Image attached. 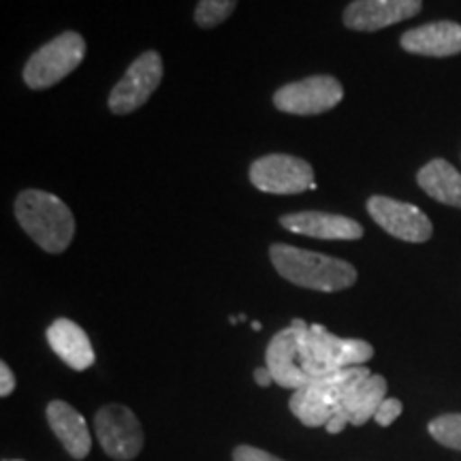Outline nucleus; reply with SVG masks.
<instances>
[{
	"instance_id": "1",
	"label": "nucleus",
	"mask_w": 461,
	"mask_h": 461,
	"mask_svg": "<svg viewBox=\"0 0 461 461\" xmlns=\"http://www.w3.org/2000/svg\"><path fill=\"white\" fill-rule=\"evenodd\" d=\"M372 357L374 348L366 339L333 336L322 325L295 319L269 339L265 367L272 372L276 384L297 391L327 374L363 366Z\"/></svg>"
},
{
	"instance_id": "2",
	"label": "nucleus",
	"mask_w": 461,
	"mask_h": 461,
	"mask_svg": "<svg viewBox=\"0 0 461 461\" xmlns=\"http://www.w3.org/2000/svg\"><path fill=\"white\" fill-rule=\"evenodd\" d=\"M269 258L282 278L312 291L338 293L357 282V269L350 263L303 248L274 244L269 248Z\"/></svg>"
},
{
	"instance_id": "3",
	"label": "nucleus",
	"mask_w": 461,
	"mask_h": 461,
	"mask_svg": "<svg viewBox=\"0 0 461 461\" xmlns=\"http://www.w3.org/2000/svg\"><path fill=\"white\" fill-rule=\"evenodd\" d=\"M15 218L20 227L45 252H65L75 235V218L65 201L45 190H24L15 199Z\"/></svg>"
},
{
	"instance_id": "4",
	"label": "nucleus",
	"mask_w": 461,
	"mask_h": 461,
	"mask_svg": "<svg viewBox=\"0 0 461 461\" xmlns=\"http://www.w3.org/2000/svg\"><path fill=\"white\" fill-rule=\"evenodd\" d=\"M372 376L366 366L346 367V370L327 374L293 391L288 408L302 420L305 428H325L333 414L344 402V397L353 391L357 384Z\"/></svg>"
},
{
	"instance_id": "5",
	"label": "nucleus",
	"mask_w": 461,
	"mask_h": 461,
	"mask_svg": "<svg viewBox=\"0 0 461 461\" xmlns=\"http://www.w3.org/2000/svg\"><path fill=\"white\" fill-rule=\"evenodd\" d=\"M86 56V41L82 34L68 31L58 34L43 48L31 56L24 67V82L32 90H45L56 86L67 75L82 65Z\"/></svg>"
},
{
	"instance_id": "6",
	"label": "nucleus",
	"mask_w": 461,
	"mask_h": 461,
	"mask_svg": "<svg viewBox=\"0 0 461 461\" xmlns=\"http://www.w3.org/2000/svg\"><path fill=\"white\" fill-rule=\"evenodd\" d=\"M250 182L269 194H299L314 190V169L291 154H267L250 167Z\"/></svg>"
},
{
	"instance_id": "7",
	"label": "nucleus",
	"mask_w": 461,
	"mask_h": 461,
	"mask_svg": "<svg viewBox=\"0 0 461 461\" xmlns=\"http://www.w3.org/2000/svg\"><path fill=\"white\" fill-rule=\"evenodd\" d=\"M163 58L158 51H143L115 84L107 105L115 115H126L146 105L154 90L163 82Z\"/></svg>"
},
{
	"instance_id": "8",
	"label": "nucleus",
	"mask_w": 461,
	"mask_h": 461,
	"mask_svg": "<svg viewBox=\"0 0 461 461\" xmlns=\"http://www.w3.org/2000/svg\"><path fill=\"white\" fill-rule=\"evenodd\" d=\"M95 431L103 451L112 459L131 461L143 448V429L131 408L107 403L95 417Z\"/></svg>"
},
{
	"instance_id": "9",
	"label": "nucleus",
	"mask_w": 461,
	"mask_h": 461,
	"mask_svg": "<svg viewBox=\"0 0 461 461\" xmlns=\"http://www.w3.org/2000/svg\"><path fill=\"white\" fill-rule=\"evenodd\" d=\"M344 88L331 75H314L302 82L282 86L274 95V105L293 115H319L342 101Z\"/></svg>"
},
{
	"instance_id": "10",
	"label": "nucleus",
	"mask_w": 461,
	"mask_h": 461,
	"mask_svg": "<svg viewBox=\"0 0 461 461\" xmlns=\"http://www.w3.org/2000/svg\"><path fill=\"white\" fill-rule=\"evenodd\" d=\"M367 212L380 229H384L397 240L411 241V244H423L434 233L429 218L412 203L376 194L367 201Z\"/></svg>"
},
{
	"instance_id": "11",
	"label": "nucleus",
	"mask_w": 461,
	"mask_h": 461,
	"mask_svg": "<svg viewBox=\"0 0 461 461\" xmlns=\"http://www.w3.org/2000/svg\"><path fill=\"white\" fill-rule=\"evenodd\" d=\"M423 7V0H355L344 9V24L350 31L376 32L411 20Z\"/></svg>"
},
{
	"instance_id": "12",
	"label": "nucleus",
	"mask_w": 461,
	"mask_h": 461,
	"mask_svg": "<svg viewBox=\"0 0 461 461\" xmlns=\"http://www.w3.org/2000/svg\"><path fill=\"white\" fill-rule=\"evenodd\" d=\"M387 400V380L378 374H372L370 378L363 380L361 384L350 391L344 397V402L339 403V408L333 414L330 423L325 425V429L330 434H339L346 425H359L367 423L374 419V414L380 408V403Z\"/></svg>"
},
{
	"instance_id": "13",
	"label": "nucleus",
	"mask_w": 461,
	"mask_h": 461,
	"mask_svg": "<svg viewBox=\"0 0 461 461\" xmlns=\"http://www.w3.org/2000/svg\"><path fill=\"white\" fill-rule=\"evenodd\" d=\"M280 224L295 235L316 240H361L363 227L353 218L327 212H297L280 218Z\"/></svg>"
},
{
	"instance_id": "14",
	"label": "nucleus",
	"mask_w": 461,
	"mask_h": 461,
	"mask_svg": "<svg viewBox=\"0 0 461 461\" xmlns=\"http://www.w3.org/2000/svg\"><path fill=\"white\" fill-rule=\"evenodd\" d=\"M402 48L417 56L448 58L461 51V26L457 22H431L402 34Z\"/></svg>"
},
{
	"instance_id": "15",
	"label": "nucleus",
	"mask_w": 461,
	"mask_h": 461,
	"mask_svg": "<svg viewBox=\"0 0 461 461\" xmlns=\"http://www.w3.org/2000/svg\"><path fill=\"white\" fill-rule=\"evenodd\" d=\"M48 344L71 370L84 372L90 366H95V348H92L88 336L77 322L56 319L48 327Z\"/></svg>"
},
{
	"instance_id": "16",
	"label": "nucleus",
	"mask_w": 461,
	"mask_h": 461,
	"mask_svg": "<svg viewBox=\"0 0 461 461\" xmlns=\"http://www.w3.org/2000/svg\"><path fill=\"white\" fill-rule=\"evenodd\" d=\"M48 420L50 428L54 431L65 451L75 459H84L90 453L92 438L86 419L68 406L67 402H51L48 406Z\"/></svg>"
},
{
	"instance_id": "17",
	"label": "nucleus",
	"mask_w": 461,
	"mask_h": 461,
	"mask_svg": "<svg viewBox=\"0 0 461 461\" xmlns=\"http://www.w3.org/2000/svg\"><path fill=\"white\" fill-rule=\"evenodd\" d=\"M419 186L440 203L461 210V173L445 158L429 160L417 176Z\"/></svg>"
},
{
	"instance_id": "18",
	"label": "nucleus",
	"mask_w": 461,
	"mask_h": 461,
	"mask_svg": "<svg viewBox=\"0 0 461 461\" xmlns=\"http://www.w3.org/2000/svg\"><path fill=\"white\" fill-rule=\"evenodd\" d=\"M235 7H238V0H199L194 9V22L201 28H214L229 20Z\"/></svg>"
},
{
	"instance_id": "19",
	"label": "nucleus",
	"mask_w": 461,
	"mask_h": 461,
	"mask_svg": "<svg viewBox=\"0 0 461 461\" xmlns=\"http://www.w3.org/2000/svg\"><path fill=\"white\" fill-rule=\"evenodd\" d=\"M429 434L442 447L461 451V414H442L429 423Z\"/></svg>"
},
{
	"instance_id": "20",
	"label": "nucleus",
	"mask_w": 461,
	"mask_h": 461,
	"mask_svg": "<svg viewBox=\"0 0 461 461\" xmlns=\"http://www.w3.org/2000/svg\"><path fill=\"white\" fill-rule=\"evenodd\" d=\"M403 411L402 402L395 400V397H387L383 403H380V408L376 411V414H374V420H376L378 425H383V428H389L393 420L400 417Z\"/></svg>"
},
{
	"instance_id": "21",
	"label": "nucleus",
	"mask_w": 461,
	"mask_h": 461,
	"mask_svg": "<svg viewBox=\"0 0 461 461\" xmlns=\"http://www.w3.org/2000/svg\"><path fill=\"white\" fill-rule=\"evenodd\" d=\"M233 461H285V459L276 457V455L263 451V448L241 445L233 451Z\"/></svg>"
},
{
	"instance_id": "22",
	"label": "nucleus",
	"mask_w": 461,
	"mask_h": 461,
	"mask_svg": "<svg viewBox=\"0 0 461 461\" xmlns=\"http://www.w3.org/2000/svg\"><path fill=\"white\" fill-rule=\"evenodd\" d=\"M14 389H15V376L7 363L3 361L0 363V395L9 397L11 393H14Z\"/></svg>"
},
{
	"instance_id": "23",
	"label": "nucleus",
	"mask_w": 461,
	"mask_h": 461,
	"mask_svg": "<svg viewBox=\"0 0 461 461\" xmlns=\"http://www.w3.org/2000/svg\"><path fill=\"white\" fill-rule=\"evenodd\" d=\"M255 383L258 384V387L267 389L269 384L274 383V376H272V372H269L267 367H257V370H255Z\"/></svg>"
},
{
	"instance_id": "24",
	"label": "nucleus",
	"mask_w": 461,
	"mask_h": 461,
	"mask_svg": "<svg viewBox=\"0 0 461 461\" xmlns=\"http://www.w3.org/2000/svg\"><path fill=\"white\" fill-rule=\"evenodd\" d=\"M250 325H252V330H255V331H261V322H258V321H252Z\"/></svg>"
}]
</instances>
